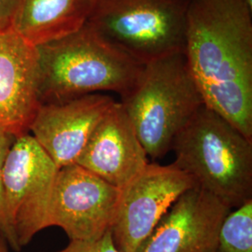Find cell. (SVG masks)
<instances>
[{
	"instance_id": "13",
	"label": "cell",
	"mask_w": 252,
	"mask_h": 252,
	"mask_svg": "<svg viewBox=\"0 0 252 252\" xmlns=\"http://www.w3.org/2000/svg\"><path fill=\"white\" fill-rule=\"evenodd\" d=\"M96 0H20L12 30L33 47L79 31L86 25Z\"/></svg>"
},
{
	"instance_id": "8",
	"label": "cell",
	"mask_w": 252,
	"mask_h": 252,
	"mask_svg": "<svg viewBox=\"0 0 252 252\" xmlns=\"http://www.w3.org/2000/svg\"><path fill=\"white\" fill-rule=\"evenodd\" d=\"M121 189L77 163L58 169L46 227H59L73 240H93L111 230Z\"/></svg>"
},
{
	"instance_id": "9",
	"label": "cell",
	"mask_w": 252,
	"mask_h": 252,
	"mask_svg": "<svg viewBox=\"0 0 252 252\" xmlns=\"http://www.w3.org/2000/svg\"><path fill=\"white\" fill-rule=\"evenodd\" d=\"M231 210L195 185L173 204L136 252H216L220 227Z\"/></svg>"
},
{
	"instance_id": "12",
	"label": "cell",
	"mask_w": 252,
	"mask_h": 252,
	"mask_svg": "<svg viewBox=\"0 0 252 252\" xmlns=\"http://www.w3.org/2000/svg\"><path fill=\"white\" fill-rule=\"evenodd\" d=\"M36 48L13 30L0 33V131L18 137L40 107Z\"/></svg>"
},
{
	"instance_id": "18",
	"label": "cell",
	"mask_w": 252,
	"mask_h": 252,
	"mask_svg": "<svg viewBox=\"0 0 252 252\" xmlns=\"http://www.w3.org/2000/svg\"><path fill=\"white\" fill-rule=\"evenodd\" d=\"M0 252H9V246L3 235L0 234Z\"/></svg>"
},
{
	"instance_id": "16",
	"label": "cell",
	"mask_w": 252,
	"mask_h": 252,
	"mask_svg": "<svg viewBox=\"0 0 252 252\" xmlns=\"http://www.w3.org/2000/svg\"><path fill=\"white\" fill-rule=\"evenodd\" d=\"M15 136L9 133L0 131V234L9 241V230L6 221L5 207H4V194H3V169L4 164L9 153L11 145L15 140Z\"/></svg>"
},
{
	"instance_id": "1",
	"label": "cell",
	"mask_w": 252,
	"mask_h": 252,
	"mask_svg": "<svg viewBox=\"0 0 252 252\" xmlns=\"http://www.w3.org/2000/svg\"><path fill=\"white\" fill-rule=\"evenodd\" d=\"M185 56L205 106L252 140V10L243 0H189Z\"/></svg>"
},
{
	"instance_id": "15",
	"label": "cell",
	"mask_w": 252,
	"mask_h": 252,
	"mask_svg": "<svg viewBox=\"0 0 252 252\" xmlns=\"http://www.w3.org/2000/svg\"><path fill=\"white\" fill-rule=\"evenodd\" d=\"M54 252H123L114 243L111 230L93 240L69 241L63 249Z\"/></svg>"
},
{
	"instance_id": "19",
	"label": "cell",
	"mask_w": 252,
	"mask_h": 252,
	"mask_svg": "<svg viewBox=\"0 0 252 252\" xmlns=\"http://www.w3.org/2000/svg\"><path fill=\"white\" fill-rule=\"evenodd\" d=\"M244 3L248 6V8L252 10V0H243Z\"/></svg>"
},
{
	"instance_id": "6",
	"label": "cell",
	"mask_w": 252,
	"mask_h": 252,
	"mask_svg": "<svg viewBox=\"0 0 252 252\" xmlns=\"http://www.w3.org/2000/svg\"><path fill=\"white\" fill-rule=\"evenodd\" d=\"M58 167L30 135L15 138L3 169L8 245L20 252L46 229L50 199Z\"/></svg>"
},
{
	"instance_id": "17",
	"label": "cell",
	"mask_w": 252,
	"mask_h": 252,
	"mask_svg": "<svg viewBox=\"0 0 252 252\" xmlns=\"http://www.w3.org/2000/svg\"><path fill=\"white\" fill-rule=\"evenodd\" d=\"M20 0H0V33L12 30Z\"/></svg>"
},
{
	"instance_id": "2",
	"label": "cell",
	"mask_w": 252,
	"mask_h": 252,
	"mask_svg": "<svg viewBox=\"0 0 252 252\" xmlns=\"http://www.w3.org/2000/svg\"><path fill=\"white\" fill-rule=\"evenodd\" d=\"M35 48L40 105L105 91L123 97L135 86L144 67L87 23L69 36Z\"/></svg>"
},
{
	"instance_id": "11",
	"label": "cell",
	"mask_w": 252,
	"mask_h": 252,
	"mask_svg": "<svg viewBox=\"0 0 252 252\" xmlns=\"http://www.w3.org/2000/svg\"><path fill=\"white\" fill-rule=\"evenodd\" d=\"M76 163L119 189L149 163L121 102L116 101L102 118Z\"/></svg>"
},
{
	"instance_id": "4",
	"label": "cell",
	"mask_w": 252,
	"mask_h": 252,
	"mask_svg": "<svg viewBox=\"0 0 252 252\" xmlns=\"http://www.w3.org/2000/svg\"><path fill=\"white\" fill-rule=\"evenodd\" d=\"M121 98L135 134L153 160L171 151L176 135L205 105L185 53L146 63L135 86Z\"/></svg>"
},
{
	"instance_id": "3",
	"label": "cell",
	"mask_w": 252,
	"mask_h": 252,
	"mask_svg": "<svg viewBox=\"0 0 252 252\" xmlns=\"http://www.w3.org/2000/svg\"><path fill=\"white\" fill-rule=\"evenodd\" d=\"M174 163L231 209L252 200V140L203 105L176 135Z\"/></svg>"
},
{
	"instance_id": "14",
	"label": "cell",
	"mask_w": 252,
	"mask_h": 252,
	"mask_svg": "<svg viewBox=\"0 0 252 252\" xmlns=\"http://www.w3.org/2000/svg\"><path fill=\"white\" fill-rule=\"evenodd\" d=\"M216 252H252V200L224 218L219 230Z\"/></svg>"
},
{
	"instance_id": "5",
	"label": "cell",
	"mask_w": 252,
	"mask_h": 252,
	"mask_svg": "<svg viewBox=\"0 0 252 252\" xmlns=\"http://www.w3.org/2000/svg\"><path fill=\"white\" fill-rule=\"evenodd\" d=\"M189 0H96L87 24L145 65L185 53Z\"/></svg>"
},
{
	"instance_id": "7",
	"label": "cell",
	"mask_w": 252,
	"mask_h": 252,
	"mask_svg": "<svg viewBox=\"0 0 252 252\" xmlns=\"http://www.w3.org/2000/svg\"><path fill=\"white\" fill-rule=\"evenodd\" d=\"M196 184L174 162L148 163L121 189L111 234L118 249L136 252L173 204Z\"/></svg>"
},
{
	"instance_id": "10",
	"label": "cell",
	"mask_w": 252,
	"mask_h": 252,
	"mask_svg": "<svg viewBox=\"0 0 252 252\" xmlns=\"http://www.w3.org/2000/svg\"><path fill=\"white\" fill-rule=\"evenodd\" d=\"M115 102L108 95L93 94L41 105L29 134L58 168L76 163L94 130Z\"/></svg>"
}]
</instances>
